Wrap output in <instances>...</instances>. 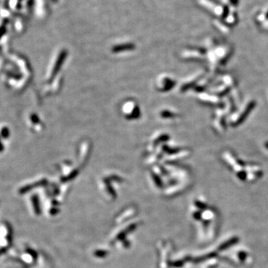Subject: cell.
Here are the masks:
<instances>
[{
  "instance_id": "6da1fadb",
  "label": "cell",
  "mask_w": 268,
  "mask_h": 268,
  "mask_svg": "<svg viewBox=\"0 0 268 268\" xmlns=\"http://www.w3.org/2000/svg\"><path fill=\"white\" fill-rule=\"evenodd\" d=\"M255 101H252V102H250V104H249L247 106V107H246L245 110H244V111L243 112L242 114L241 115V116H240L239 118H238V121H237L236 124H236V125H237V124H241V123H242L243 121H244V120L246 119V118H247V116H248V115L250 114V112H251L252 110H253V108H254V107H255Z\"/></svg>"
},
{
  "instance_id": "7a4b0ae2",
  "label": "cell",
  "mask_w": 268,
  "mask_h": 268,
  "mask_svg": "<svg viewBox=\"0 0 268 268\" xmlns=\"http://www.w3.org/2000/svg\"><path fill=\"white\" fill-rule=\"evenodd\" d=\"M8 130L7 128H4L2 130V135L5 137V138H7L8 136Z\"/></svg>"
},
{
  "instance_id": "3957f363",
  "label": "cell",
  "mask_w": 268,
  "mask_h": 268,
  "mask_svg": "<svg viewBox=\"0 0 268 268\" xmlns=\"http://www.w3.org/2000/svg\"><path fill=\"white\" fill-rule=\"evenodd\" d=\"M2 148H3V147H2V145L1 142H0V151H2Z\"/></svg>"
},
{
  "instance_id": "277c9868",
  "label": "cell",
  "mask_w": 268,
  "mask_h": 268,
  "mask_svg": "<svg viewBox=\"0 0 268 268\" xmlns=\"http://www.w3.org/2000/svg\"><path fill=\"white\" fill-rule=\"evenodd\" d=\"M265 147L267 148L268 149V142H267L265 143Z\"/></svg>"
}]
</instances>
